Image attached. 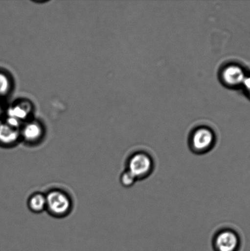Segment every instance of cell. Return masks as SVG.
Listing matches in <instances>:
<instances>
[{
    "label": "cell",
    "mask_w": 250,
    "mask_h": 251,
    "mask_svg": "<svg viewBox=\"0 0 250 251\" xmlns=\"http://www.w3.org/2000/svg\"><path fill=\"white\" fill-rule=\"evenodd\" d=\"M46 211L54 217L61 218L70 213L72 209V201L65 191L53 189L45 194Z\"/></svg>",
    "instance_id": "cell-1"
},
{
    "label": "cell",
    "mask_w": 250,
    "mask_h": 251,
    "mask_svg": "<svg viewBox=\"0 0 250 251\" xmlns=\"http://www.w3.org/2000/svg\"><path fill=\"white\" fill-rule=\"evenodd\" d=\"M126 167V170L131 172L137 180H142L148 178L153 172V157L146 151L132 152L127 158Z\"/></svg>",
    "instance_id": "cell-2"
},
{
    "label": "cell",
    "mask_w": 250,
    "mask_h": 251,
    "mask_svg": "<svg viewBox=\"0 0 250 251\" xmlns=\"http://www.w3.org/2000/svg\"><path fill=\"white\" fill-rule=\"evenodd\" d=\"M215 137L214 132L206 127L198 128L192 133L190 139V148L193 153H207L214 148Z\"/></svg>",
    "instance_id": "cell-3"
},
{
    "label": "cell",
    "mask_w": 250,
    "mask_h": 251,
    "mask_svg": "<svg viewBox=\"0 0 250 251\" xmlns=\"http://www.w3.org/2000/svg\"><path fill=\"white\" fill-rule=\"evenodd\" d=\"M215 251H236L240 245V238L236 231L223 228L215 232L212 240Z\"/></svg>",
    "instance_id": "cell-4"
},
{
    "label": "cell",
    "mask_w": 250,
    "mask_h": 251,
    "mask_svg": "<svg viewBox=\"0 0 250 251\" xmlns=\"http://www.w3.org/2000/svg\"><path fill=\"white\" fill-rule=\"evenodd\" d=\"M20 134L11 125H5L0 123V147H12L18 141Z\"/></svg>",
    "instance_id": "cell-5"
},
{
    "label": "cell",
    "mask_w": 250,
    "mask_h": 251,
    "mask_svg": "<svg viewBox=\"0 0 250 251\" xmlns=\"http://www.w3.org/2000/svg\"><path fill=\"white\" fill-rule=\"evenodd\" d=\"M222 78L226 84L236 86L243 83L246 78L243 70L237 66H229L222 72Z\"/></svg>",
    "instance_id": "cell-6"
},
{
    "label": "cell",
    "mask_w": 250,
    "mask_h": 251,
    "mask_svg": "<svg viewBox=\"0 0 250 251\" xmlns=\"http://www.w3.org/2000/svg\"><path fill=\"white\" fill-rule=\"evenodd\" d=\"M29 210L34 213H41L46 210V202L45 194L35 193L29 197L28 201Z\"/></svg>",
    "instance_id": "cell-7"
},
{
    "label": "cell",
    "mask_w": 250,
    "mask_h": 251,
    "mask_svg": "<svg viewBox=\"0 0 250 251\" xmlns=\"http://www.w3.org/2000/svg\"><path fill=\"white\" fill-rule=\"evenodd\" d=\"M43 135L41 127L38 125L31 124L24 128L22 135L24 139L29 144H34L38 142Z\"/></svg>",
    "instance_id": "cell-8"
},
{
    "label": "cell",
    "mask_w": 250,
    "mask_h": 251,
    "mask_svg": "<svg viewBox=\"0 0 250 251\" xmlns=\"http://www.w3.org/2000/svg\"><path fill=\"white\" fill-rule=\"evenodd\" d=\"M136 181L138 180H137L136 176L126 169L122 172L121 176H120V182H121L122 185L126 187V188L133 186Z\"/></svg>",
    "instance_id": "cell-9"
},
{
    "label": "cell",
    "mask_w": 250,
    "mask_h": 251,
    "mask_svg": "<svg viewBox=\"0 0 250 251\" xmlns=\"http://www.w3.org/2000/svg\"><path fill=\"white\" fill-rule=\"evenodd\" d=\"M7 87V82L2 75H0V92H4Z\"/></svg>",
    "instance_id": "cell-10"
},
{
    "label": "cell",
    "mask_w": 250,
    "mask_h": 251,
    "mask_svg": "<svg viewBox=\"0 0 250 251\" xmlns=\"http://www.w3.org/2000/svg\"><path fill=\"white\" fill-rule=\"evenodd\" d=\"M243 84L247 90H250V77H246V78H244Z\"/></svg>",
    "instance_id": "cell-11"
},
{
    "label": "cell",
    "mask_w": 250,
    "mask_h": 251,
    "mask_svg": "<svg viewBox=\"0 0 250 251\" xmlns=\"http://www.w3.org/2000/svg\"><path fill=\"white\" fill-rule=\"evenodd\" d=\"M249 93H250V91H249Z\"/></svg>",
    "instance_id": "cell-12"
}]
</instances>
